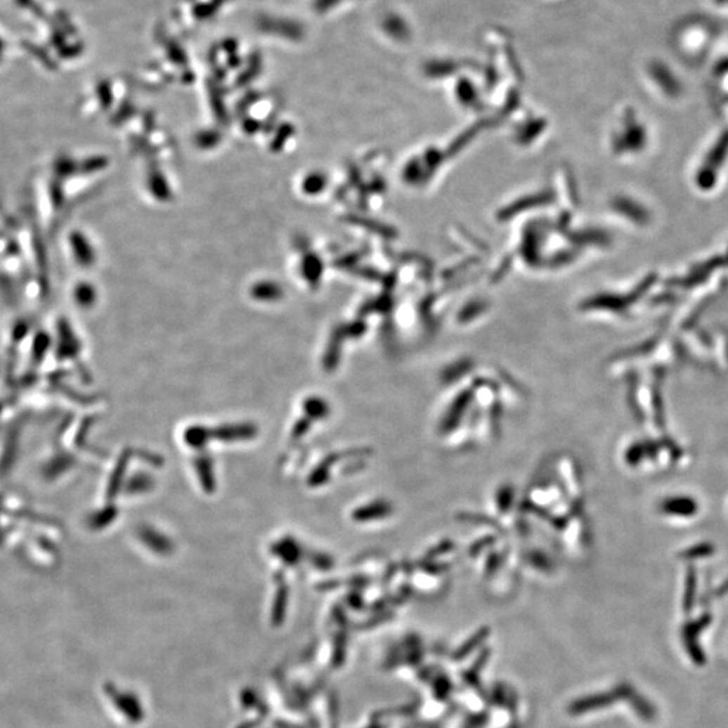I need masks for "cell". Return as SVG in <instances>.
I'll list each match as a JSON object with an SVG mask.
<instances>
[{
    "label": "cell",
    "instance_id": "2",
    "mask_svg": "<svg viewBox=\"0 0 728 728\" xmlns=\"http://www.w3.org/2000/svg\"><path fill=\"white\" fill-rule=\"evenodd\" d=\"M710 552H712V547H710V546L701 545L689 549V550L687 552V554H688V556H691V557H700V556L708 554Z\"/></svg>",
    "mask_w": 728,
    "mask_h": 728
},
{
    "label": "cell",
    "instance_id": "1",
    "mask_svg": "<svg viewBox=\"0 0 728 728\" xmlns=\"http://www.w3.org/2000/svg\"><path fill=\"white\" fill-rule=\"evenodd\" d=\"M662 510L673 515H692L697 510V505L689 498H672L662 503Z\"/></svg>",
    "mask_w": 728,
    "mask_h": 728
}]
</instances>
